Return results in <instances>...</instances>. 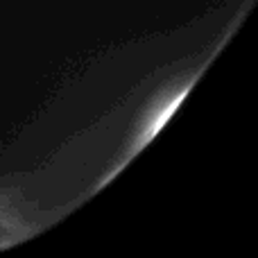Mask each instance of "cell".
Instances as JSON below:
<instances>
[{"instance_id": "1", "label": "cell", "mask_w": 258, "mask_h": 258, "mask_svg": "<svg viewBox=\"0 0 258 258\" xmlns=\"http://www.w3.org/2000/svg\"><path fill=\"white\" fill-rule=\"evenodd\" d=\"M63 215L30 177L0 179V251L43 233Z\"/></svg>"}]
</instances>
